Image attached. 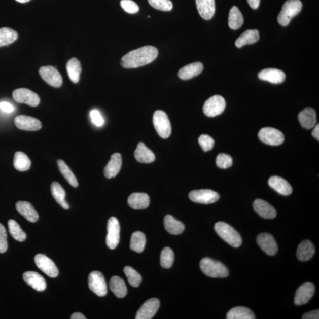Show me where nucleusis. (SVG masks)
<instances>
[{
  "label": "nucleus",
  "instance_id": "nucleus-43",
  "mask_svg": "<svg viewBox=\"0 0 319 319\" xmlns=\"http://www.w3.org/2000/svg\"><path fill=\"white\" fill-rule=\"evenodd\" d=\"M174 260V254L169 247H165L161 253L160 264L164 268H170L173 265Z\"/></svg>",
  "mask_w": 319,
  "mask_h": 319
},
{
  "label": "nucleus",
  "instance_id": "nucleus-55",
  "mask_svg": "<svg viewBox=\"0 0 319 319\" xmlns=\"http://www.w3.org/2000/svg\"><path fill=\"white\" fill-rule=\"evenodd\" d=\"M16 1H17V2L21 3H27L28 2H30V0H16Z\"/></svg>",
  "mask_w": 319,
  "mask_h": 319
},
{
  "label": "nucleus",
  "instance_id": "nucleus-21",
  "mask_svg": "<svg viewBox=\"0 0 319 319\" xmlns=\"http://www.w3.org/2000/svg\"><path fill=\"white\" fill-rule=\"evenodd\" d=\"M298 118L302 127L308 130L314 127L317 123L316 111L312 108L308 107L301 111Z\"/></svg>",
  "mask_w": 319,
  "mask_h": 319
},
{
  "label": "nucleus",
  "instance_id": "nucleus-15",
  "mask_svg": "<svg viewBox=\"0 0 319 319\" xmlns=\"http://www.w3.org/2000/svg\"><path fill=\"white\" fill-rule=\"evenodd\" d=\"M160 301L156 298L150 299L139 308L136 314V319H151L158 311L160 307Z\"/></svg>",
  "mask_w": 319,
  "mask_h": 319
},
{
  "label": "nucleus",
  "instance_id": "nucleus-54",
  "mask_svg": "<svg viewBox=\"0 0 319 319\" xmlns=\"http://www.w3.org/2000/svg\"><path fill=\"white\" fill-rule=\"evenodd\" d=\"M71 319H85L86 317L84 316V315L82 314L81 313H75L72 314L70 317Z\"/></svg>",
  "mask_w": 319,
  "mask_h": 319
},
{
  "label": "nucleus",
  "instance_id": "nucleus-50",
  "mask_svg": "<svg viewBox=\"0 0 319 319\" xmlns=\"http://www.w3.org/2000/svg\"><path fill=\"white\" fill-rule=\"evenodd\" d=\"M0 109L4 111V112L7 113H12L14 111L13 105L7 102H0Z\"/></svg>",
  "mask_w": 319,
  "mask_h": 319
},
{
  "label": "nucleus",
  "instance_id": "nucleus-49",
  "mask_svg": "<svg viewBox=\"0 0 319 319\" xmlns=\"http://www.w3.org/2000/svg\"><path fill=\"white\" fill-rule=\"evenodd\" d=\"M90 116L92 123L96 126L101 127L104 123V120L98 111L92 110L90 113Z\"/></svg>",
  "mask_w": 319,
  "mask_h": 319
},
{
  "label": "nucleus",
  "instance_id": "nucleus-47",
  "mask_svg": "<svg viewBox=\"0 0 319 319\" xmlns=\"http://www.w3.org/2000/svg\"><path fill=\"white\" fill-rule=\"evenodd\" d=\"M121 6L122 8L128 13L134 14L137 13L139 11V7L137 4L132 1V0H121Z\"/></svg>",
  "mask_w": 319,
  "mask_h": 319
},
{
  "label": "nucleus",
  "instance_id": "nucleus-35",
  "mask_svg": "<svg viewBox=\"0 0 319 319\" xmlns=\"http://www.w3.org/2000/svg\"><path fill=\"white\" fill-rule=\"evenodd\" d=\"M51 192L54 199L63 209H68L69 208V206L65 200V191L59 183L56 182L52 183Z\"/></svg>",
  "mask_w": 319,
  "mask_h": 319
},
{
  "label": "nucleus",
  "instance_id": "nucleus-46",
  "mask_svg": "<svg viewBox=\"0 0 319 319\" xmlns=\"http://www.w3.org/2000/svg\"><path fill=\"white\" fill-rule=\"evenodd\" d=\"M199 143L204 152H208L213 149L215 142L210 136L203 134L200 135Z\"/></svg>",
  "mask_w": 319,
  "mask_h": 319
},
{
  "label": "nucleus",
  "instance_id": "nucleus-45",
  "mask_svg": "<svg viewBox=\"0 0 319 319\" xmlns=\"http://www.w3.org/2000/svg\"><path fill=\"white\" fill-rule=\"evenodd\" d=\"M232 157L227 154L221 153L217 157L216 163L217 166L220 168H228L232 165Z\"/></svg>",
  "mask_w": 319,
  "mask_h": 319
},
{
  "label": "nucleus",
  "instance_id": "nucleus-10",
  "mask_svg": "<svg viewBox=\"0 0 319 319\" xmlns=\"http://www.w3.org/2000/svg\"><path fill=\"white\" fill-rule=\"evenodd\" d=\"M13 98L18 103H26L33 107H37L41 101L37 94L27 88H19L14 90Z\"/></svg>",
  "mask_w": 319,
  "mask_h": 319
},
{
  "label": "nucleus",
  "instance_id": "nucleus-31",
  "mask_svg": "<svg viewBox=\"0 0 319 319\" xmlns=\"http://www.w3.org/2000/svg\"><path fill=\"white\" fill-rule=\"evenodd\" d=\"M164 225L166 231L173 235L181 234L185 230V225L182 222L175 220L170 215H167L164 218Z\"/></svg>",
  "mask_w": 319,
  "mask_h": 319
},
{
  "label": "nucleus",
  "instance_id": "nucleus-42",
  "mask_svg": "<svg viewBox=\"0 0 319 319\" xmlns=\"http://www.w3.org/2000/svg\"><path fill=\"white\" fill-rule=\"evenodd\" d=\"M124 272L128 278L129 284L131 286L134 287V288H137L140 285L142 281L141 276L134 269L127 266L124 268Z\"/></svg>",
  "mask_w": 319,
  "mask_h": 319
},
{
  "label": "nucleus",
  "instance_id": "nucleus-32",
  "mask_svg": "<svg viewBox=\"0 0 319 319\" xmlns=\"http://www.w3.org/2000/svg\"><path fill=\"white\" fill-rule=\"evenodd\" d=\"M110 288L115 296L118 298H123L127 295V286L123 279L118 276H114L111 278Z\"/></svg>",
  "mask_w": 319,
  "mask_h": 319
},
{
  "label": "nucleus",
  "instance_id": "nucleus-20",
  "mask_svg": "<svg viewBox=\"0 0 319 319\" xmlns=\"http://www.w3.org/2000/svg\"><path fill=\"white\" fill-rule=\"evenodd\" d=\"M253 207L260 217L265 219H273L277 215L274 207L262 199H256L254 202Z\"/></svg>",
  "mask_w": 319,
  "mask_h": 319
},
{
  "label": "nucleus",
  "instance_id": "nucleus-1",
  "mask_svg": "<svg viewBox=\"0 0 319 319\" xmlns=\"http://www.w3.org/2000/svg\"><path fill=\"white\" fill-rule=\"evenodd\" d=\"M158 50L152 46H146L133 50L121 59V66L124 68H137L153 62L158 56Z\"/></svg>",
  "mask_w": 319,
  "mask_h": 319
},
{
  "label": "nucleus",
  "instance_id": "nucleus-16",
  "mask_svg": "<svg viewBox=\"0 0 319 319\" xmlns=\"http://www.w3.org/2000/svg\"><path fill=\"white\" fill-rule=\"evenodd\" d=\"M315 292V287L311 282H306L297 290L295 297V303L302 306L309 302Z\"/></svg>",
  "mask_w": 319,
  "mask_h": 319
},
{
  "label": "nucleus",
  "instance_id": "nucleus-48",
  "mask_svg": "<svg viewBox=\"0 0 319 319\" xmlns=\"http://www.w3.org/2000/svg\"><path fill=\"white\" fill-rule=\"evenodd\" d=\"M8 249L7 234L5 227L0 224V253H5Z\"/></svg>",
  "mask_w": 319,
  "mask_h": 319
},
{
  "label": "nucleus",
  "instance_id": "nucleus-40",
  "mask_svg": "<svg viewBox=\"0 0 319 319\" xmlns=\"http://www.w3.org/2000/svg\"><path fill=\"white\" fill-rule=\"evenodd\" d=\"M57 164L61 173L62 174L63 177L65 178L68 183L74 188H77L78 186V182L77 179L71 171L69 167L62 160L57 161Z\"/></svg>",
  "mask_w": 319,
  "mask_h": 319
},
{
  "label": "nucleus",
  "instance_id": "nucleus-26",
  "mask_svg": "<svg viewBox=\"0 0 319 319\" xmlns=\"http://www.w3.org/2000/svg\"><path fill=\"white\" fill-rule=\"evenodd\" d=\"M197 9L203 19L209 20L215 13V0H196Z\"/></svg>",
  "mask_w": 319,
  "mask_h": 319
},
{
  "label": "nucleus",
  "instance_id": "nucleus-13",
  "mask_svg": "<svg viewBox=\"0 0 319 319\" xmlns=\"http://www.w3.org/2000/svg\"><path fill=\"white\" fill-rule=\"evenodd\" d=\"M36 265L44 273L51 278H55L59 274L58 269L53 261L44 254H38L34 257Z\"/></svg>",
  "mask_w": 319,
  "mask_h": 319
},
{
  "label": "nucleus",
  "instance_id": "nucleus-3",
  "mask_svg": "<svg viewBox=\"0 0 319 319\" xmlns=\"http://www.w3.org/2000/svg\"><path fill=\"white\" fill-rule=\"evenodd\" d=\"M200 268L204 274L212 278H225L229 275L225 265L209 258H204L200 261Z\"/></svg>",
  "mask_w": 319,
  "mask_h": 319
},
{
  "label": "nucleus",
  "instance_id": "nucleus-24",
  "mask_svg": "<svg viewBox=\"0 0 319 319\" xmlns=\"http://www.w3.org/2000/svg\"><path fill=\"white\" fill-rule=\"evenodd\" d=\"M128 203L134 209H146L150 205V198L146 193H134L129 196Z\"/></svg>",
  "mask_w": 319,
  "mask_h": 319
},
{
  "label": "nucleus",
  "instance_id": "nucleus-30",
  "mask_svg": "<svg viewBox=\"0 0 319 319\" xmlns=\"http://www.w3.org/2000/svg\"><path fill=\"white\" fill-rule=\"evenodd\" d=\"M260 39V34L257 30H248L243 32L240 37L236 39L235 46L240 48L246 45L255 44Z\"/></svg>",
  "mask_w": 319,
  "mask_h": 319
},
{
  "label": "nucleus",
  "instance_id": "nucleus-51",
  "mask_svg": "<svg viewBox=\"0 0 319 319\" xmlns=\"http://www.w3.org/2000/svg\"><path fill=\"white\" fill-rule=\"evenodd\" d=\"M303 319H318L319 318V310H316L310 311L303 315Z\"/></svg>",
  "mask_w": 319,
  "mask_h": 319
},
{
  "label": "nucleus",
  "instance_id": "nucleus-39",
  "mask_svg": "<svg viewBox=\"0 0 319 319\" xmlns=\"http://www.w3.org/2000/svg\"><path fill=\"white\" fill-rule=\"evenodd\" d=\"M18 38L17 31L8 27L0 28V47L12 44Z\"/></svg>",
  "mask_w": 319,
  "mask_h": 319
},
{
  "label": "nucleus",
  "instance_id": "nucleus-37",
  "mask_svg": "<svg viewBox=\"0 0 319 319\" xmlns=\"http://www.w3.org/2000/svg\"><path fill=\"white\" fill-rule=\"evenodd\" d=\"M146 243V236L143 232L137 231L132 234L130 249L135 252L141 253L145 250Z\"/></svg>",
  "mask_w": 319,
  "mask_h": 319
},
{
  "label": "nucleus",
  "instance_id": "nucleus-9",
  "mask_svg": "<svg viewBox=\"0 0 319 319\" xmlns=\"http://www.w3.org/2000/svg\"><path fill=\"white\" fill-rule=\"evenodd\" d=\"M88 286L91 291L99 297L105 296L107 294V283L101 272H91L88 277Z\"/></svg>",
  "mask_w": 319,
  "mask_h": 319
},
{
  "label": "nucleus",
  "instance_id": "nucleus-38",
  "mask_svg": "<svg viewBox=\"0 0 319 319\" xmlns=\"http://www.w3.org/2000/svg\"><path fill=\"white\" fill-rule=\"evenodd\" d=\"M14 166L17 170L27 171L31 166V161L26 154L17 152L14 155Z\"/></svg>",
  "mask_w": 319,
  "mask_h": 319
},
{
  "label": "nucleus",
  "instance_id": "nucleus-14",
  "mask_svg": "<svg viewBox=\"0 0 319 319\" xmlns=\"http://www.w3.org/2000/svg\"><path fill=\"white\" fill-rule=\"evenodd\" d=\"M257 242L261 250L268 256H274L278 252V245L273 236L268 233H261L257 236Z\"/></svg>",
  "mask_w": 319,
  "mask_h": 319
},
{
  "label": "nucleus",
  "instance_id": "nucleus-11",
  "mask_svg": "<svg viewBox=\"0 0 319 319\" xmlns=\"http://www.w3.org/2000/svg\"><path fill=\"white\" fill-rule=\"evenodd\" d=\"M189 197L192 201L201 204H211L220 199V195L210 189L195 190L190 192Z\"/></svg>",
  "mask_w": 319,
  "mask_h": 319
},
{
  "label": "nucleus",
  "instance_id": "nucleus-8",
  "mask_svg": "<svg viewBox=\"0 0 319 319\" xmlns=\"http://www.w3.org/2000/svg\"><path fill=\"white\" fill-rule=\"evenodd\" d=\"M107 245L111 250L117 248L120 242V225L117 219L111 217L108 221Z\"/></svg>",
  "mask_w": 319,
  "mask_h": 319
},
{
  "label": "nucleus",
  "instance_id": "nucleus-36",
  "mask_svg": "<svg viewBox=\"0 0 319 319\" xmlns=\"http://www.w3.org/2000/svg\"><path fill=\"white\" fill-rule=\"evenodd\" d=\"M243 17L237 7L234 6L229 12L228 24L232 30H238L242 26Z\"/></svg>",
  "mask_w": 319,
  "mask_h": 319
},
{
  "label": "nucleus",
  "instance_id": "nucleus-17",
  "mask_svg": "<svg viewBox=\"0 0 319 319\" xmlns=\"http://www.w3.org/2000/svg\"><path fill=\"white\" fill-rule=\"evenodd\" d=\"M16 126L20 130L25 131H38L42 128L41 121L37 118L27 116H17L14 120Z\"/></svg>",
  "mask_w": 319,
  "mask_h": 319
},
{
  "label": "nucleus",
  "instance_id": "nucleus-12",
  "mask_svg": "<svg viewBox=\"0 0 319 319\" xmlns=\"http://www.w3.org/2000/svg\"><path fill=\"white\" fill-rule=\"evenodd\" d=\"M39 74L43 80L51 87L59 88L62 85V75L55 67L52 66L41 67L39 69Z\"/></svg>",
  "mask_w": 319,
  "mask_h": 319
},
{
  "label": "nucleus",
  "instance_id": "nucleus-44",
  "mask_svg": "<svg viewBox=\"0 0 319 319\" xmlns=\"http://www.w3.org/2000/svg\"><path fill=\"white\" fill-rule=\"evenodd\" d=\"M150 5L155 9L169 12L173 9V3L170 0H148Z\"/></svg>",
  "mask_w": 319,
  "mask_h": 319
},
{
  "label": "nucleus",
  "instance_id": "nucleus-34",
  "mask_svg": "<svg viewBox=\"0 0 319 319\" xmlns=\"http://www.w3.org/2000/svg\"><path fill=\"white\" fill-rule=\"evenodd\" d=\"M227 319H254L255 315L252 310L245 307H235L228 311Z\"/></svg>",
  "mask_w": 319,
  "mask_h": 319
},
{
  "label": "nucleus",
  "instance_id": "nucleus-7",
  "mask_svg": "<svg viewBox=\"0 0 319 319\" xmlns=\"http://www.w3.org/2000/svg\"><path fill=\"white\" fill-rule=\"evenodd\" d=\"M259 137L261 141L270 146H279L285 141V136L280 131L271 127H265L260 131Z\"/></svg>",
  "mask_w": 319,
  "mask_h": 319
},
{
  "label": "nucleus",
  "instance_id": "nucleus-52",
  "mask_svg": "<svg viewBox=\"0 0 319 319\" xmlns=\"http://www.w3.org/2000/svg\"><path fill=\"white\" fill-rule=\"evenodd\" d=\"M248 2L249 5L251 7H252L253 9H257L259 8L260 0H247Z\"/></svg>",
  "mask_w": 319,
  "mask_h": 319
},
{
  "label": "nucleus",
  "instance_id": "nucleus-29",
  "mask_svg": "<svg viewBox=\"0 0 319 319\" xmlns=\"http://www.w3.org/2000/svg\"><path fill=\"white\" fill-rule=\"evenodd\" d=\"M134 156L138 162L142 163H150L155 160V154L147 148L143 143H139L134 152Z\"/></svg>",
  "mask_w": 319,
  "mask_h": 319
},
{
  "label": "nucleus",
  "instance_id": "nucleus-4",
  "mask_svg": "<svg viewBox=\"0 0 319 319\" xmlns=\"http://www.w3.org/2000/svg\"><path fill=\"white\" fill-rule=\"evenodd\" d=\"M302 3L300 0H288L282 6L281 12L278 16V22L282 26H287L294 17L297 15L302 9Z\"/></svg>",
  "mask_w": 319,
  "mask_h": 319
},
{
  "label": "nucleus",
  "instance_id": "nucleus-27",
  "mask_svg": "<svg viewBox=\"0 0 319 319\" xmlns=\"http://www.w3.org/2000/svg\"><path fill=\"white\" fill-rule=\"evenodd\" d=\"M122 166V157L120 153L111 156V160L104 169L105 176L108 179L116 177L119 173Z\"/></svg>",
  "mask_w": 319,
  "mask_h": 319
},
{
  "label": "nucleus",
  "instance_id": "nucleus-33",
  "mask_svg": "<svg viewBox=\"0 0 319 319\" xmlns=\"http://www.w3.org/2000/svg\"><path fill=\"white\" fill-rule=\"evenodd\" d=\"M66 69L70 80L75 84H77L80 79L82 71L81 64L77 58H72L66 64Z\"/></svg>",
  "mask_w": 319,
  "mask_h": 319
},
{
  "label": "nucleus",
  "instance_id": "nucleus-18",
  "mask_svg": "<svg viewBox=\"0 0 319 319\" xmlns=\"http://www.w3.org/2000/svg\"><path fill=\"white\" fill-rule=\"evenodd\" d=\"M259 78L261 80L267 81L271 84H279L285 81L286 74L281 70L267 68L260 72Z\"/></svg>",
  "mask_w": 319,
  "mask_h": 319
},
{
  "label": "nucleus",
  "instance_id": "nucleus-41",
  "mask_svg": "<svg viewBox=\"0 0 319 319\" xmlns=\"http://www.w3.org/2000/svg\"><path fill=\"white\" fill-rule=\"evenodd\" d=\"M8 226L10 234L12 237L19 242H23L27 238V235L21 229L16 221L10 220L8 222Z\"/></svg>",
  "mask_w": 319,
  "mask_h": 319
},
{
  "label": "nucleus",
  "instance_id": "nucleus-19",
  "mask_svg": "<svg viewBox=\"0 0 319 319\" xmlns=\"http://www.w3.org/2000/svg\"><path fill=\"white\" fill-rule=\"evenodd\" d=\"M25 282L38 292H43L46 288L45 279L41 274L34 271H27L23 275Z\"/></svg>",
  "mask_w": 319,
  "mask_h": 319
},
{
  "label": "nucleus",
  "instance_id": "nucleus-25",
  "mask_svg": "<svg viewBox=\"0 0 319 319\" xmlns=\"http://www.w3.org/2000/svg\"><path fill=\"white\" fill-rule=\"evenodd\" d=\"M17 212L22 215L28 221L36 222L39 220V215L31 203L26 201H19L16 203Z\"/></svg>",
  "mask_w": 319,
  "mask_h": 319
},
{
  "label": "nucleus",
  "instance_id": "nucleus-22",
  "mask_svg": "<svg viewBox=\"0 0 319 319\" xmlns=\"http://www.w3.org/2000/svg\"><path fill=\"white\" fill-rule=\"evenodd\" d=\"M268 185L279 194L288 196L293 191L292 186L285 179L278 176H272L269 179Z\"/></svg>",
  "mask_w": 319,
  "mask_h": 319
},
{
  "label": "nucleus",
  "instance_id": "nucleus-28",
  "mask_svg": "<svg viewBox=\"0 0 319 319\" xmlns=\"http://www.w3.org/2000/svg\"><path fill=\"white\" fill-rule=\"evenodd\" d=\"M314 254L315 247L309 240L301 242L297 250V258L301 261L310 260Z\"/></svg>",
  "mask_w": 319,
  "mask_h": 319
},
{
  "label": "nucleus",
  "instance_id": "nucleus-6",
  "mask_svg": "<svg viewBox=\"0 0 319 319\" xmlns=\"http://www.w3.org/2000/svg\"><path fill=\"white\" fill-rule=\"evenodd\" d=\"M226 107L225 99L220 95H214L205 102L203 113L206 116L214 117L224 112Z\"/></svg>",
  "mask_w": 319,
  "mask_h": 319
},
{
  "label": "nucleus",
  "instance_id": "nucleus-2",
  "mask_svg": "<svg viewBox=\"0 0 319 319\" xmlns=\"http://www.w3.org/2000/svg\"><path fill=\"white\" fill-rule=\"evenodd\" d=\"M215 230L220 237L229 245L238 248L242 244V238L239 233L231 225L224 222L215 225Z\"/></svg>",
  "mask_w": 319,
  "mask_h": 319
},
{
  "label": "nucleus",
  "instance_id": "nucleus-23",
  "mask_svg": "<svg viewBox=\"0 0 319 319\" xmlns=\"http://www.w3.org/2000/svg\"><path fill=\"white\" fill-rule=\"evenodd\" d=\"M203 70L201 62H195L181 68L178 73V77L182 80H189L198 76Z\"/></svg>",
  "mask_w": 319,
  "mask_h": 319
},
{
  "label": "nucleus",
  "instance_id": "nucleus-53",
  "mask_svg": "<svg viewBox=\"0 0 319 319\" xmlns=\"http://www.w3.org/2000/svg\"><path fill=\"white\" fill-rule=\"evenodd\" d=\"M311 134L313 136V137L319 140V125L317 124L315 125L314 130L312 132H311Z\"/></svg>",
  "mask_w": 319,
  "mask_h": 319
},
{
  "label": "nucleus",
  "instance_id": "nucleus-5",
  "mask_svg": "<svg viewBox=\"0 0 319 319\" xmlns=\"http://www.w3.org/2000/svg\"><path fill=\"white\" fill-rule=\"evenodd\" d=\"M153 124L160 137L167 138L171 132L170 122L166 113L163 111H156L153 115Z\"/></svg>",
  "mask_w": 319,
  "mask_h": 319
}]
</instances>
